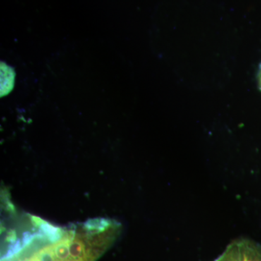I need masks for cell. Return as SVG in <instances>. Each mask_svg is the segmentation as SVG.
I'll return each instance as SVG.
<instances>
[{"instance_id":"cell-9","label":"cell","mask_w":261,"mask_h":261,"mask_svg":"<svg viewBox=\"0 0 261 261\" xmlns=\"http://www.w3.org/2000/svg\"><path fill=\"white\" fill-rule=\"evenodd\" d=\"M6 207H7V209H8V210L10 212H11V213L15 212V205H13V204L11 202H10V201H8V202H6Z\"/></svg>"},{"instance_id":"cell-2","label":"cell","mask_w":261,"mask_h":261,"mask_svg":"<svg viewBox=\"0 0 261 261\" xmlns=\"http://www.w3.org/2000/svg\"><path fill=\"white\" fill-rule=\"evenodd\" d=\"M15 73L13 70L5 63L1 64V92L2 95H6L13 88Z\"/></svg>"},{"instance_id":"cell-10","label":"cell","mask_w":261,"mask_h":261,"mask_svg":"<svg viewBox=\"0 0 261 261\" xmlns=\"http://www.w3.org/2000/svg\"><path fill=\"white\" fill-rule=\"evenodd\" d=\"M257 77H258L259 87H260L261 90V63L260 67H259L258 74H257Z\"/></svg>"},{"instance_id":"cell-8","label":"cell","mask_w":261,"mask_h":261,"mask_svg":"<svg viewBox=\"0 0 261 261\" xmlns=\"http://www.w3.org/2000/svg\"><path fill=\"white\" fill-rule=\"evenodd\" d=\"M16 240V232L15 230H10L8 233V236H7V241L9 243H13Z\"/></svg>"},{"instance_id":"cell-5","label":"cell","mask_w":261,"mask_h":261,"mask_svg":"<svg viewBox=\"0 0 261 261\" xmlns=\"http://www.w3.org/2000/svg\"><path fill=\"white\" fill-rule=\"evenodd\" d=\"M39 261H58L53 251V246L44 247L35 254Z\"/></svg>"},{"instance_id":"cell-4","label":"cell","mask_w":261,"mask_h":261,"mask_svg":"<svg viewBox=\"0 0 261 261\" xmlns=\"http://www.w3.org/2000/svg\"><path fill=\"white\" fill-rule=\"evenodd\" d=\"M42 232L47 237L48 239L53 243H58L62 239L61 229L59 227L44 221L40 227Z\"/></svg>"},{"instance_id":"cell-6","label":"cell","mask_w":261,"mask_h":261,"mask_svg":"<svg viewBox=\"0 0 261 261\" xmlns=\"http://www.w3.org/2000/svg\"><path fill=\"white\" fill-rule=\"evenodd\" d=\"M30 218L31 222L33 224V226L34 227L40 228L42 226V225L44 223V220L41 219L40 217H38V216H34V215H31L29 216Z\"/></svg>"},{"instance_id":"cell-3","label":"cell","mask_w":261,"mask_h":261,"mask_svg":"<svg viewBox=\"0 0 261 261\" xmlns=\"http://www.w3.org/2000/svg\"><path fill=\"white\" fill-rule=\"evenodd\" d=\"M111 226V221L104 218H97L87 220L84 227L89 231H94V232L102 233L106 231Z\"/></svg>"},{"instance_id":"cell-7","label":"cell","mask_w":261,"mask_h":261,"mask_svg":"<svg viewBox=\"0 0 261 261\" xmlns=\"http://www.w3.org/2000/svg\"><path fill=\"white\" fill-rule=\"evenodd\" d=\"M34 238V235L32 234L31 232H29V231H25V232L23 233V246H27V245H28L29 244L32 243L33 238Z\"/></svg>"},{"instance_id":"cell-1","label":"cell","mask_w":261,"mask_h":261,"mask_svg":"<svg viewBox=\"0 0 261 261\" xmlns=\"http://www.w3.org/2000/svg\"><path fill=\"white\" fill-rule=\"evenodd\" d=\"M214 261H261V245L244 239L235 240Z\"/></svg>"}]
</instances>
